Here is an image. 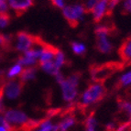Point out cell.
I'll use <instances>...</instances> for the list:
<instances>
[{
	"mask_svg": "<svg viewBox=\"0 0 131 131\" xmlns=\"http://www.w3.org/2000/svg\"><path fill=\"white\" fill-rule=\"evenodd\" d=\"M24 87V83L20 80H9L4 84V94L7 98L14 100L19 97Z\"/></svg>",
	"mask_w": 131,
	"mask_h": 131,
	"instance_id": "obj_8",
	"label": "cell"
},
{
	"mask_svg": "<svg viewBox=\"0 0 131 131\" xmlns=\"http://www.w3.org/2000/svg\"><path fill=\"white\" fill-rule=\"evenodd\" d=\"M54 127V125H52V123L50 122L48 119H43L39 125V127L37 129L33 131H50L51 129Z\"/></svg>",
	"mask_w": 131,
	"mask_h": 131,
	"instance_id": "obj_21",
	"label": "cell"
},
{
	"mask_svg": "<svg viewBox=\"0 0 131 131\" xmlns=\"http://www.w3.org/2000/svg\"><path fill=\"white\" fill-rule=\"evenodd\" d=\"M22 71H23L22 65H20V64H18V63L15 64V65H13L8 70V72H7V77H8V78H14V77H16V76H18V75H20Z\"/></svg>",
	"mask_w": 131,
	"mask_h": 131,
	"instance_id": "obj_20",
	"label": "cell"
},
{
	"mask_svg": "<svg viewBox=\"0 0 131 131\" xmlns=\"http://www.w3.org/2000/svg\"><path fill=\"white\" fill-rule=\"evenodd\" d=\"M40 38L34 36L26 31H19L16 34V47L15 49L18 51L25 52L29 49L37 46L40 41Z\"/></svg>",
	"mask_w": 131,
	"mask_h": 131,
	"instance_id": "obj_6",
	"label": "cell"
},
{
	"mask_svg": "<svg viewBox=\"0 0 131 131\" xmlns=\"http://www.w3.org/2000/svg\"><path fill=\"white\" fill-rule=\"evenodd\" d=\"M50 131H59V129H58V126H55L54 125V127H53Z\"/></svg>",
	"mask_w": 131,
	"mask_h": 131,
	"instance_id": "obj_30",
	"label": "cell"
},
{
	"mask_svg": "<svg viewBox=\"0 0 131 131\" xmlns=\"http://www.w3.org/2000/svg\"><path fill=\"white\" fill-rule=\"evenodd\" d=\"M116 30V28L111 25H100L94 29L95 34V48L100 53L108 54L113 50V45L109 41L108 37Z\"/></svg>",
	"mask_w": 131,
	"mask_h": 131,
	"instance_id": "obj_2",
	"label": "cell"
},
{
	"mask_svg": "<svg viewBox=\"0 0 131 131\" xmlns=\"http://www.w3.org/2000/svg\"><path fill=\"white\" fill-rule=\"evenodd\" d=\"M85 130L86 131H96V120L94 115H90L84 122Z\"/></svg>",
	"mask_w": 131,
	"mask_h": 131,
	"instance_id": "obj_19",
	"label": "cell"
},
{
	"mask_svg": "<svg viewBox=\"0 0 131 131\" xmlns=\"http://www.w3.org/2000/svg\"><path fill=\"white\" fill-rule=\"evenodd\" d=\"M8 13V5L6 1H0V15Z\"/></svg>",
	"mask_w": 131,
	"mask_h": 131,
	"instance_id": "obj_27",
	"label": "cell"
},
{
	"mask_svg": "<svg viewBox=\"0 0 131 131\" xmlns=\"http://www.w3.org/2000/svg\"><path fill=\"white\" fill-rule=\"evenodd\" d=\"M107 90L103 83H94L88 85V87L82 94L81 105L83 107L89 106L103 100V98L106 95Z\"/></svg>",
	"mask_w": 131,
	"mask_h": 131,
	"instance_id": "obj_3",
	"label": "cell"
},
{
	"mask_svg": "<svg viewBox=\"0 0 131 131\" xmlns=\"http://www.w3.org/2000/svg\"><path fill=\"white\" fill-rule=\"evenodd\" d=\"M53 61H54L55 65L59 68V69H61V68L66 63L65 55H64V53L62 52L61 50H59L58 51H57V53H56V55H55Z\"/></svg>",
	"mask_w": 131,
	"mask_h": 131,
	"instance_id": "obj_18",
	"label": "cell"
},
{
	"mask_svg": "<svg viewBox=\"0 0 131 131\" xmlns=\"http://www.w3.org/2000/svg\"><path fill=\"white\" fill-rule=\"evenodd\" d=\"M122 14L123 15L131 14V0H124L122 6Z\"/></svg>",
	"mask_w": 131,
	"mask_h": 131,
	"instance_id": "obj_24",
	"label": "cell"
},
{
	"mask_svg": "<svg viewBox=\"0 0 131 131\" xmlns=\"http://www.w3.org/2000/svg\"><path fill=\"white\" fill-rule=\"evenodd\" d=\"M36 72H37V69L35 67H28L25 70L22 71V72L19 75V80L22 81L23 83H26L28 81H31L34 80L36 77Z\"/></svg>",
	"mask_w": 131,
	"mask_h": 131,
	"instance_id": "obj_13",
	"label": "cell"
},
{
	"mask_svg": "<svg viewBox=\"0 0 131 131\" xmlns=\"http://www.w3.org/2000/svg\"><path fill=\"white\" fill-rule=\"evenodd\" d=\"M121 2V0H108V6H107V10H106V16H111L113 13L114 9L116 8L119 3Z\"/></svg>",
	"mask_w": 131,
	"mask_h": 131,
	"instance_id": "obj_23",
	"label": "cell"
},
{
	"mask_svg": "<svg viewBox=\"0 0 131 131\" xmlns=\"http://www.w3.org/2000/svg\"><path fill=\"white\" fill-rule=\"evenodd\" d=\"M75 124V118L74 116H70L65 117L62 121L57 125L59 131H68L72 127H73Z\"/></svg>",
	"mask_w": 131,
	"mask_h": 131,
	"instance_id": "obj_15",
	"label": "cell"
},
{
	"mask_svg": "<svg viewBox=\"0 0 131 131\" xmlns=\"http://www.w3.org/2000/svg\"><path fill=\"white\" fill-rule=\"evenodd\" d=\"M118 55L120 59L126 62H131V35L127 37L118 48Z\"/></svg>",
	"mask_w": 131,
	"mask_h": 131,
	"instance_id": "obj_11",
	"label": "cell"
},
{
	"mask_svg": "<svg viewBox=\"0 0 131 131\" xmlns=\"http://www.w3.org/2000/svg\"><path fill=\"white\" fill-rule=\"evenodd\" d=\"M71 48H72V51L78 56H83L86 53V47L84 46V44L81 43V42H71Z\"/></svg>",
	"mask_w": 131,
	"mask_h": 131,
	"instance_id": "obj_16",
	"label": "cell"
},
{
	"mask_svg": "<svg viewBox=\"0 0 131 131\" xmlns=\"http://www.w3.org/2000/svg\"><path fill=\"white\" fill-rule=\"evenodd\" d=\"M131 84V71L126 72L125 74L119 78L117 83H116V89H119L124 86H128Z\"/></svg>",
	"mask_w": 131,
	"mask_h": 131,
	"instance_id": "obj_17",
	"label": "cell"
},
{
	"mask_svg": "<svg viewBox=\"0 0 131 131\" xmlns=\"http://www.w3.org/2000/svg\"><path fill=\"white\" fill-rule=\"evenodd\" d=\"M8 7L18 17L23 15L34 5V0H7Z\"/></svg>",
	"mask_w": 131,
	"mask_h": 131,
	"instance_id": "obj_9",
	"label": "cell"
},
{
	"mask_svg": "<svg viewBox=\"0 0 131 131\" xmlns=\"http://www.w3.org/2000/svg\"><path fill=\"white\" fill-rule=\"evenodd\" d=\"M4 84H3L2 86H0V112H2V110H3L2 100H3V96L5 95V94H4Z\"/></svg>",
	"mask_w": 131,
	"mask_h": 131,
	"instance_id": "obj_28",
	"label": "cell"
},
{
	"mask_svg": "<svg viewBox=\"0 0 131 131\" xmlns=\"http://www.w3.org/2000/svg\"><path fill=\"white\" fill-rule=\"evenodd\" d=\"M98 1L99 0H86L84 4V8L86 12H91Z\"/></svg>",
	"mask_w": 131,
	"mask_h": 131,
	"instance_id": "obj_25",
	"label": "cell"
},
{
	"mask_svg": "<svg viewBox=\"0 0 131 131\" xmlns=\"http://www.w3.org/2000/svg\"><path fill=\"white\" fill-rule=\"evenodd\" d=\"M81 78V72H74L65 78L61 83L62 97L66 102H72L77 95V87Z\"/></svg>",
	"mask_w": 131,
	"mask_h": 131,
	"instance_id": "obj_4",
	"label": "cell"
},
{
	"mask_svg": "<svg viewBox=\"0 0 131 131\" xmlns=\"http://www.w3.org/2000/svg\"><path fill=\"white\" fill-rule=\"evenodd\" d=\"M39 65H40V67H41V69L44 71V72H47V73H49V74H50V75H54V76H56L59 72H60V69L55 65L54 61H53L43 62V63H40Z\"/></svg>",
	"mask_w": 131,
	"mask_h": 131,
	"instance_id": "obj_14",
	"label": "cell"
},
{
	"mask_svg": "<svg viewBox=\"0 0 131 131\" xmlns=\"http://www.w3.org/2000/svg\"><path fill=\"white\" fill-rule=\"evenodd\" d=\"M116 125L114 123H109L106 125V131H116Z\"/></svg>",
	"mask_w": 131,
	"mask_h": 131,
	"instance_id": "obj_29",
	"label": "cell"
},
{
	"mask_svg": "<svg viewBox=\"0 0 131 131\" xmlns=\"http://www.w3.org/2000/svg\"><path fill=\"white\" fill-rule=\"evenodd\" d=\"M86 10L84 6L81 4H75L72 6H65L62 8V15L68 24L72 28H76L79 25V22L83 18Z\"/></svg>",
	"mask_w": 131,
	"mask_h": 131,
	"instance_id": "obj_5",
	"label": "cell"
},
{
	"mask_svg": "<svg viewBox=\"0 0 131 131\" xmlns=\"http://www.w3.org/2000/svg\"><path fill=\"white\" fill-rule=\"evenodd\" d=\"M50 1L52 6L57 8H63L65 7V0H50Z\"/></svg>",
	"mask_w": 131,
	"mask_h": 131,
	"instance_id": "obj_26",
	"label": "cell"
},
{
	"mask_svg": "<svg viewBox=\"0 0 131 131\" xmlns=\"http://www.w3.org/2000/svg\"><path fill=\"white\" fill-rule=\"evenodd\" d=\"M4 117L13 127L14 130H15V127H19L21 129L28 121L30 120L24 112L18 109L7 110L4 114Z\"/></svg>",
	"mask_w": 131,
	"mask_h": 131,
	"instance_id": "obj_7",
	"label": "cell"
},
{
	"mask_svg": "<svg viewBox=\"0 0 131 131\" xmlns=\"http://www.w3.org/2000/svg\"><path fill=\"white\" fill-rule=\"evenodd\" d=\"M108 0H99L97 4L94 6L93 10L91 11L93 14V20L95 23H99L103 19L105 15H106Z\"/></svg>",
	"mask_w": 131,
	"mask_h": 131,
	"instance_id": "obj_10",
	"label": "cell"
},
{
	"mask_svg": "<svg viewBox=\"0 0 131 131\" xmlns=\"http://www.w3.org/2000/svg\"><path fill=\"white\" fill-rule=\"evenodd\" d=\"M117 105L119 111L122 113L123 116H126L129 122H131V101L123 97H118Z\"/></svg>",
	"mask_w": 131,
	"mask_h": 131,
	"instance_id": "obj_12",
	"label": "cell"
},
{
	"mask_svg": "<svg viewBox=\"0 0 131 131\" xmlns=\"http://www.w3.org/2000/svg\"><path fill=\"white\" fill-rule=\"evenodd\" d=\"M0 1H6V0H0Z\"/></svg>",
	"mask_w": 131,
	"mask_h": 131,
	"instance_id": "obj_33",
	"label": "cell"
},
{
	"mask_svg": "<svg viewBox=\"0 0 131 131\" xmlns=\"http://www.w3.org/2000/svg\"><path fill=\"white\" fill-rule=\"evenodd\" d=\"M11 21V17L9 13L7 14H1L0 15V28H4L9 25Z\"/></svg>",
	"mask_w": 131,
	"mask_h": 131,
	"instance_id": "obj_22",
	"label": "cell"
},
{
	"mask_svg": "<svg viewBox=\"0 0 131 131\" xmlns=\"http://www.w3.org/2000/svg\"><path fill=\"white\" fill-rule=\"evenodd\" d=\"M0 131H9V130H7V128H5V127H2V126H0Z\"/></svg>",
	"mask_w": 131,
	"mask_h": 131,
	"instance_id": "obj_31",
	"label": "cell"
},
{
	"mask_svg": "<svg viewBox=\"0 0 131 131\" xmlns=\"http://www.w3.org/2000/svg\"><path fill=\"white\" fill-rule=\"evenodd\" d=\"M3 74H4V71L0 70V76H2Z\"/></svg>",
	"mask_w": 131,
	"mask_h": 131,
	"instance_id": "obj_32",
	"label": "cell"
},
{
	"mask_svg": "<svg viewBox=\"0 0 131 131\" xmlns=\"http://www.w3.org/2000/svg\"><path fill=\"white\" fill-rule=\"evenodd\" d=\"M124 66V63H120L117 61H110L102 64L91 65L89 69L90 75L94 83H102L107 79H109L115 72L122 70Z\"/></svg>",
	"mask_w": 131,
	"mask_h": 131,
	"instance_id": "obj_1",
	"label": "cell"
}]
</instances>
